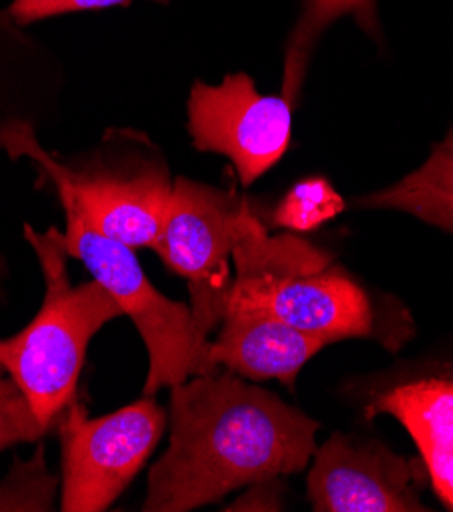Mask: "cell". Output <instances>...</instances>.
Wrapping results in <instances>:
<instances>
[{
    "label": "cell",
    "instance_id": "3957f363",
    "mask_svg": "<svg viewBox=\"0 0 453 512\" xmlns=\"http://www.w3.org/2000/svg\"><path fill=\"white\" fill-rule=\"evenodd\" d=\"M23 233L39 260L45 296L33 321L15 337L0 341V362L25 392L39 423L49 429L76 400L92 337L123 317V311L100 282H70L58 227L37 231L25 223Z\"/></svg>",
    "mask_w": 453,
    "mask_h": 512
},
{
    "label": "cell",
    "instance_id": "ffe728a7",
    "mask_svg": "<svg viewBox=\"0 0 453 512\" xmlns=\"http://www.w3.org/2000/svg\"><path fill=\"white\" fill-rule=\"evenodd\" d=\"M3 296H5V292H3V288H0V300H3Z\"/></svg>",
    "mask_w": 453,
    "mask_h": 512
},
{
    "label": "cell",
    "instance_id": "4fadbf2b",
    "mask_svg": "<svg viewBox=\"0 0 453 512\" xmlns=\"http://www.w3.org/2000/svg\"><path fill=\"white\" fill-rule=\"evenodd\" d=\"M341 17H351L368 37L380 41L382 29L376 0H302L300 15L284 49L282 96L292 107L298 102L317 43Z\"/></svg>",
    "mask_w": 453,
    "mask_h": 512
},
{
    "label": "cell",
    "instance_id": "30bf717a",
    "mask_svg": "<svg viewBox=\"0 0 453 512\" xmlns=\"http://www.w3.org/2000/svg\"><path fill=\"white\" fill-rule=\"evenodd\" d=\"M327 345L264 311H227L217 337L209 341L207 362L211 372L225 366L237 376L278 380L294 390L298 372Z\"/></svg>",
    "mask_w": 453,
    "mask_h": 512
},
{
    "label": "cell",
    "instance_id": "ba28073f",
    "mask_svg": "<svg viewBox=\"0 0 453 512\" xmlns=\"http://www.w3.org/2000/svg\"><path fill=\"white\" fill-rule=\"evenodd\" d=\"M292 111L284 96L260 94L245 72L221 84L196 80L188 96V133L198 151L225 156L247 188L284 158Z\"/></svg>",
    "mask_w": 453,
    "mask_h": 512
},
{
    "label": "cell",
    "instance_id": "5bb4252c",
    "mask_svg": "<svg viewBox=\"0 0 453 512\" xmlns=\"http://www.w3.org/2000/svg\"><path fill=\"white\" fill-rule=\"evenodd\" d=\"M345 200L325 178H305L278 202L274 225L294 233H309L341 215Z\"/></svg>",
    "mask_w": 453,
    "mask_h": 512
},
{
    "label": "cell",
    "instance_id": "44dd1931",
    "mask_svg": "<svg viewBox=\"0 0 453 512\" xmlns=\"http://www.w3.org/2000/svg\"><path fill=\"white\" fill-rule=\"evenodd\" d=\"M0 17H3V9H0Z\"/></svg>",
    "mask_w": 453,
    "mask_h": 512
},
{
    "label": "cell",
    "instance_id": "9a60e30c",
    "mask_svg": "<svg viewBox=\"0 0 453 512\" xmlns=\"http://www.w3.org/2000/svg\"><path fill=\"white\" fill-rule=\"evenodd\" d=\"M60 480L45 464V449L39 443L31 459L11 464L7 476L0 480V512H49L54 510Z\"/></svg>",
    "mask_w": 453,
    "mask_h": 512
},
{
    "label": "cell",
    "instance_id": "8fae6325",
    "mask_svg": "<svg viewBox=\"0 0 453 512\" xmlns=\"http://www.w3.org/2000/svg\"><path fill=\"white\" fill-rule=\"evenodd\" d=\"M390 415L415 439L427 476L445 508L453 510V376L400 382L370 398L366 419Z\"/></svg>",
    "mask_w": 453,
    "mask_h": 512
},
{
    "label": "cell",
    "instance_id": "8992f818",
    "mask_svg": "<svg viewBox=\"0 0 453 512\" xmlns=\"http://www.w3.org/2000/svg\"><path fill=\"white\" fill-rule=\"evenodd\" d=\"M247 209V200L233 190L184 176L174 180L154 249L174 274L188 282L194 325L205 341H211V331L227 313L233 247Z\"/></svg>",
    "mask_w": 453,
    "mask_h": 512
},
{
    "label": "cell",
    "instance_id": "277c9868",
    "mask_svg": "<svg viewBox=\"0 0 453 512\" xmlns=\"http://www.w3.org/2000/svg\"><path fill=\"white\" fill-rule=\"evenodd\" d=\"M129 137V133L107 135L105 143L78 164H68L39 143L29 119L13 117L0 125V147L9 158L31 160L41 180L64 186L100 233L131 249H154L174 182L166 164L127 145Z\"/></svg>",
    "mask_w": 453,
    "mask_h": 512
},
{
    "label": "cell",
    "instance_id": "ac0fdd59",
    "mask_svg": "<svg viewBox=\"0 0 453 512\" xmlns=\"http://www.w3.org/2000/svg\"><path fill=\"white\" fill-rule=\"evenodd\" d=\"M247 490L237 496L231 504H227L225 510L239 512V510H282L284 508V492L286 486L280 476L264 478L254 484L245 486Z\"/></svg>",
    "mask_w": 453,
    "mask_h": 512
},
{
    "label": "cell",
    "instance_id": "d6986e66",
    "mask_svg": "<svg viewBox=\"0 0 453 512\" xmlns=\"http://www.w3.org/2000/svg\"><path fill=\"white\" fill-rule=\"evenodd\" d=\"M3 374H7V372H5V366H3V362H0V376H3Z\"/></svg>",
    "mask_w": 453,
    "mask_h": 512
},
{
    "label": "cell",
    "instance_id": "52a82bcc",
    "mask_svg": "<svg viewBox=\"0 0 453 512\" xmlns=\"http://www.w3.org/2000/svg\"><path fill=\"white\" fill-rule=\"evenodd\" d=\"M60 419L64 512L107 510L141 472L168 427V413L154 396L98 419H88L86 408L74 400Z\"/></svg>",
    "mask_w": 453,
    "mask_h": 512
},
{
    "label": "cell",
    "instance_id": "6da1fadb",
    "mask_svg": "<svg viewBox=\"0 0 453 512\" xmlns=\"http://www.w3.org/2000/svg\"><path fill=\"white\" fill-rule=\"evenodd\" d=\"M170 441L149 470L145 512H186L264 478L302 472L319 423L237 374H203L172 386Z\"/></svg>",
    "mask_w": 453,
    "mask_h": 512
},
{
    "label": "cell",
    "instance_id": "2e32d148",
    "mask_svg": "<svg viewBox=\"0 0 453 512\" xmlns=\"http://www.w3.org/2000/svg\"><path fill=\"white\" fill-rule=\"evenodd\" d=\"M47 431L17 382L7 374L0 376V451L19 443H35Z\"/></svg>",
    "mask_w": 453,
    "mask_h": 512
},
{
    "label": "cell",
    "instance_id": "7a4b0ae2",
    "mask_svg": "<svg viewBox=\"0 0 453 512\" xmlns=\"http://www.w3.org/2000/svg\"><path fill=\"white\" fill-rule=\"evenodd\" d=\"M233 268L227 311H264L329 345L380 337L364 288L313 243L292 233L272 237L251 207L233 247Z\"/></svg>",
    "mask_w": 453,
    "mask_h": 512
},
{
    "label": "cell",
    "instance_id": "e0dca14e",
    "mask_svg": "<svg viewBox=\"0 0 453 512\" xmlns=\"http://www.w3.org/2000/svg\"><path fill=\"white\" fill-rule=\"evenodd\" d=\"M131 0H13L5 13L19 27H29L39 21H47L62 15L103 11L113 7H129Z\"/></svg>",
    "mask_w": 453,
    "mask_h": 512
},
{
    "label": "cell",
    "instance_id": "9c48e42d",
    "mask_svg": "<svg viewBox=\"0 0 453 512\" xmlns=\"http://www.w3.org/2000/svg\"><path fill=\"white\" fill-rule=\"evenodd\" d=\"M421 474L380 441L333 433L313 453L307 492L317 512H421Z\"/></svg>",
    "mask_w": 453,
    "mask_h": 512
},
{
    "label": "cell",
    "instance_id": "7c38bea8",
    "mask_svg": "<svg viewBox=\"0 0 453 512\" xmlns=\"http://www.w3.org/2000/svg\"><path fill=\"white\" fill-rule=\"evenodd\" d=\"M356 207L407 213L453 233V131L433 149L421 168L392 186L356 200Z\"/></svg>",
    "mask_w": 453,
    "mask_h": 512
},
{
    "label": "cell",
    "instance_id": "5b68a950",
    "mask_svg": "<svg viewBox=\"0 0 453 512\" xmlns=\"http://www.w3.org/2000/svg\"><path fill=\"white\" fill-rule=\"evenodd\" d=\"M54 190L66 215L60 241L68 258L80 260L92 278L109 290L147 347L143 396H156L162 388L178 386L192 376L213 374L207 362L209 341L198 335L190 306L170 300L151 284L133 249L100 233L64 186Z\"/></svg>",
    "mask_w": 453,
    "mask_h": 512
}]
</instances>
